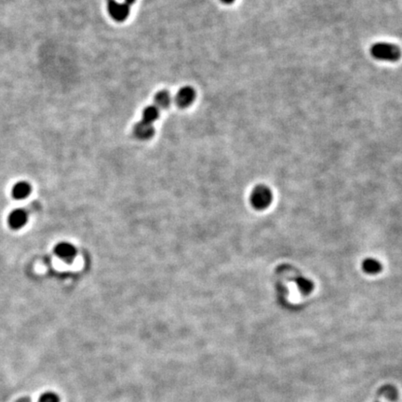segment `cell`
<instances>
[{
	"mask_svg": "<svg viewBox=\"0 0 402 402\" xmlns=\"http://www.w3.org/2000/svg\"><path fill=\"white\" fill-rule=\"evenodd\" d=\"M372 56L380 61H395L400 58V50L391 43L378 42L371 48Z\"/></svg>",
	"mask_w": 402,
	"mask_h": 402,
	"instance_id": "6da1fadb",
	"label": "cell"
},
{
	"mask_svg": "<svg viewBox=\"0 0 402 402\" xmlns=\"http://www.w3.org/2000/svg\"><path fill=\"white\" fill-rule=\"evenodd\" d=\"M272 198H273L272 192L265 185H257L251 192V205L258 211L265 210L270 206Z\"/></svg>",
	"mask_w": 402,
	"mask_h": 402,
	"instance_id": "7a4b0ae2",
	"label": "cell"
},
{
	"mask_svg": "<svg viewBox=\"0 0 402 402\" xmlns=\"http://www.w3.org/2000/svg\"><path fill=\"white\" fill-rule=\"evenodd\" d=\"M54 251H55L56 255L59 257L61 261L68 262V263L72 262L78 254L77 248L71 243L65 242V241L58 243L56 245Z\"/></svg>",
	"mask_w": 402,
	"mask_h": 402,
	"instance_id": "3957f363",
	"label": "cell"
},
{
	"mask_svg": "<svg viewBox=\"0 0 402 402\" xmlns=\"http://www.w3.org/2000/svg\"><path fill=\"white\" fill-rule=\"evenodd\" d=\"M28 221V213L24 209H15L10 213L8 223L13 230L22 228Z\"/></svg>",
	"mask_w": 402,
	"mask_h": 402,
	"instance_id": "277c9868",
	"label": "cell"
},
{
	"mask_svg": "<svg viewBox=\"0 0 402 402\" xmlns=\"http://www.w3.org/2000/svg\"><path fill=\"white\" fill-rule=\"evenodd\" d=\"M108 11L114 20L117 22H122L128 18L129 8L127 4H121L112 1L108 6Z\"/></svg>",
	"mask_w": 402,
	"mask_h": 402,
	"instance_id": "5b68a950",
	"label": "cell"
},
{
	"mask_svg": "<svg viewBox=\"0 0 402 402\" xmlns=\"http://www.w3.org/2000/svg\"><path fill=\"white\" fill-rule=\"evenodd\" d=\"M195 90L191 87H184L179 90L175 97V102L177 106L184 108L189 106L195 100Z\"/></svg>",
	"mask_w": 402,
	"mask_h": 402,
	"instance_id": "8992f818",
	"label": "cell"
},
{
	"mask_svg": "<svg viewBox=\"0 0 402 402\" xmlns=\"http://www.w3.org/2000/svg\"><path fill=\"white\" fill-rule=\"evenodd\" d=\"M133 131L134 135L140 140L150 139L155 133L153 125L145 122L143 120H141L134 126Z\"/></svg>",
	"mask_w": 402,
	"mask_h": 402,
	"instance_id": "52a82bcc",
	"label": "cell"
},
{
	"mask_svg": "<svg viewBox=\"0 0 402 402\" xmlns=\"http://www.w3.org/2000/svg\"><path fill=\"white\" fill-rule=\"evenodd\" d=\"M31 191H32L31 184L25 181H21L13 185L12 190H11V194L15 199L21 200V199H24L29 196V195L31 194Z\"/></svg>",
	"mask_w": 402,
	"mask_h": 402,
	"instance_id": "ba28073f",
	"label": "cell"
},
{
	"mask_svg": "<svg viewBox=\"0 0 402 402\" xmlns=\"http://www.w3.org/2000/svg\"><path fill=\"white\" fill-rule=\"evenodd\" d=\"M363 271L368 275H376L382 270V264L375 259H366L362 263Z\"/></svg>",
	"mask_w": 402,
	"mask_h": 402,
	"instance_id": "9c48e42d",
	"label": "cell"
},
{
	"mask_svg": "<svg viewBox=\"0 0 402 402\" xmlns=\"http://www.w3.org/2000/svg\"><path fill=\"white\" fill-rule=\"evenodd\" d=\"M379 396L385 397V399L391 402L396 401L397 398V390L394 385H385L382 386L378 391Z\"/></svg>",
	"mask_w": 402,
	"mask_h": 402,
	"instance_id": "30bf717a",
	"label": "cell"
},
{
	"mask_svg": "<svg viewBox=\"0 0 402 402\" xmlns=\"http://www.w3.org/2000/svg\"><path fill=\"white\" fill-rule=\"evenodd\" d=\"M159 116V109L156 106H151L146 107L143 113V121L149 124H153Z\"/></svg>",
	"mask_w": 402,
	"mask_h": 402,
	"instance_id": "8fae6325",
	"label": "cell"
},
{
	"mask_svg": "<svg viewBox=\"0 0 402 402\" xmlns=\"http://www.w3.org/2000/svg\"><path fill=\"white\" fill-rule=\"evenodd\" d=\"M171 105V95L170 93L166 91V90H162L156 93L155 96V106L159 109V108H167L168 106Z\"/></svg>",
	"mask_w": 402,
	"mask_h": 402,
	"instance_id": "7c38bea8",
	"label": "cell"
},
{
	"mask_svg": "<svg viewBox=\"0 0 402 402\" xmlns=\"http://www.w3.org/2000/svg\"><path fill=\"white\" fill-rule=\"evenodd\" d=\"M297 285H298V287H299V289H300L302 292L306 293V294L310 293L312 291L313 288H314V285H313L312 282L310 280H308V279H304V278H300L297 280Z\"/></svg>",
	"mask_w": 402,
	"mask_h": 402,
	"instance_id": "4fadbf2b",
	"label": "cell"
},
{
	"mask_svg": "<svg viewBox=\"0 0 402 402\" xmlns=\"http://www.w3.org/2000/svg\"><path fill=\"white\" fill-rule=\"evenodd\" d=\"M60 396L54 392H46L39 397V402H60Z\"/></svg>",
	"mask_w": 402,
	"mask_h": 402,
	"instance_id": "5bb4252c",
	"label": "cell"
},
{
	"mask_svg": "<svg viewBox=\"0 0 402 402\" xmlns=\"http://www.w3.org/2000/svg\"><path fill=\"white\" fill-rule=\"evenodd\" d=\"M16 402H32V400L29 397H22V398L18 399Z\"/></svg>",
	"mask_w": 402,
	"mask_h": 402,
	"instance_id": "9a60e30c",
	"label": "cell"
},
{
	"mask_svg": "<svg viewBox=\"0 0 402 402\" xmlns=\"http://www.w3.org/2000/svg\"><path fill=\"white\" fill-rule=\"evenodd\" d=\"M125 1H126V4H127L128 6L130 5V4H132V3L135 2V0H125Z\"/></svg>",
	"mask_w": 402,
	"mask_h": 402,
	"instance_id": "2e32d148",
	"label": "cell"
},
{
	"mask_svg": "<svg viewBox=\"0 0 402 402\" xmlns=\"http://www.w3.org/2000/svg\"><path fill=\"white\" fill-rule=\"evenodd\" d=\"M223 3H226V4H229V3H232V2H234V0H222Z\"/></svg>",
	"mask_w": 402,
	"mask_h": 402,
	"instance_id": "e0dca14e",
	"label": "cell"
},
{
	"mask_svg": "<svg viewBox=\"0 0 402 402\" xmlns=\"http://www.w3.org/2000/svg\"><path fill=\"white\" fill-rule=\"evenodd\" d=\"M375 402H379V401H375Z\"/></svg>",
	"mask_w": 402,
	"mask_h": 402,
	"instance_id": "ac0fdd59",
	"label": "cell"
}]
</instances>
